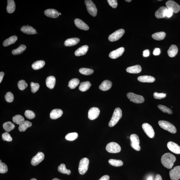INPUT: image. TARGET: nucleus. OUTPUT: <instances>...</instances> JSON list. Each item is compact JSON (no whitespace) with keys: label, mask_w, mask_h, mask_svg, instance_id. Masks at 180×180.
Returning <instances> with one entry per match:
<instances>
[{"label":"nucleus","mask_w":180,"mask_h":180,"mask_svg":"<svg viewBox=\"0 0 180 180\" xmlns=\"http://www.w3.org/2000/svg\"><path fill=\"white\" fill-rule=\"evenodd\" d=\"M161 160L162 163L164 167L168 169H171L176 161V158L173 154L170 153H166L162 156Z\"/></svg>","instance_id":"f257e3e1"},{"label":"nucleus","mask_w":180,"mask_h":180,"mask_svg":"<svg viewBox=\"0 0 180 180\" xmlns=\"http://www.w3.org/2000/svg\"><path fill=\"white\" fill-rule=\"evenodd\" d=\"M122 116V112L121 108H116L114 111L113 115L109 121L108 125L110 127H112L115 125Z\"/></svg>","instance_id":"f03ea898"},{"label":"nucleus","mask_w":180,"mask_h":180,"mask_svg":"<svg viewBox=\"0 0 180 180\" xmlns=\"http://www.w3.org/2000/svg\"><path fill=\"white\" fill-rule=\"evenodd\" d=\"M158 125L160 127L165 130L169 131L172 133H175L177 132V129L173 125L169 122L160 121H158Z\"/></svg>","instance_id":"7ed1b4c3"},{"label":"nucleus","mask_w":180,"mask_h":180,"mask_svg":"<svg viewBox=\"0 0 180 180\" xmlns=\"http://www.w3.org/2000/svg\"><path fill=\"white\" fill-rule=\"evenodd\" d=\"M89 160L88 158H85L80 160L79 164L78 171L79 173L83 175L86 173L88 169Z\"/></svg>","instance_id":"20e7f679"},{"label":"nucleus","mask_w":180,"mask_h":180,"mask_svg":"<svg viewBox=\"0 0 180 180\" xmlns=\"http://www.w3.org/2000/svg\"><path fill=\"white\" fill-rule=\"evenodd\" d=\"M85 3L89 14L95 17L97 14V9L93 1L91 0H86Z\"/></svg>","instance_id":"39448f33"},{"label":"nucleus","mask_w":180,"mask_h":180,"mask_svg":"<svg viewBox=\"0 0 180 180\" xmlns=\"http://www.w3.org/2000/svg\"><path fill=\"white\" fill-rule=\"evenodd\" d=\"M106 150L108 152L117 153L121 152V148L117 143L111 142L107 144L106 147Z\"/></svg>","instance_id":"423d86ee"},{"label":"nucleus","mask_w":180,"mask_h":180,"mask_svg":"<svg viewBox=\"0 0 180 180\" xmlns=\"http://www.w3.org/2000/svg\"><path fill=\"white\" fill-rule=\"evenodd\" d=\"M127 96L130 101L136 104H141L144 101V97L138 95L133 92L128 93Z\"/></svg>","instance_id":"0eeeda50"},{"label":"nucleus","mask_w":180,"mask_h":180,"mask_svg":"<svg viewBox=\"0 0 180 180\" xmlns=\"http://www.w3.org/2000/svg\"><path fill=\"white\" fill-rule=\"evenodd\" d=\"M131 141V146L135 150L137 151L140 150V146H139L140 140L138 135L136 134L131 135L130 136Z\"/></svg>","instance_id":"6e6552de"},{"label":"nucleus","mask_w":180,"mask_h":180,"mask_svg":"<svg viewBox=\"0 0 180 180\" xmlns=\"http://www.w3.org/2000/svg\"><path fill=\"white\" fill-rule=\"evenodd\" d=\"M125 32V31L123 29H120L110 35L108 37V40L111 42L117 41L123 36Z\"/></svg>","instance_id":"1a4fd4ad"},{"label":"nucleus","mask_w":180,"mask_h":180,"mask_svg":"<svg viewBox=\"0 0 180 180\" xmlns=\"http://www.w3.org/2000/svg\"><path fill=\"white\" fill-rule=\"evenodd\" d=\"M166 8L171 10L173 12L177 13L180 11V6L173 1H168L166 3Z\"/></svg>","instance_id":"9d476101"},{"label":"nucleus","mask_w":180,"mask_h":180,"mask_svg":"<svg viewBox=\"0 0 180 180\" xmlns=\"http://www.w3.org/2000/svg\"><path fill=\"white\" fill-rule=\"evenodd\" d=\"M142 128L144 132L150 138H153L155 133L154 129L151 125L148 123H145L142 125Z\"/></svg>","instance_id":"9b49d317"},{"label":"nucleus","mask_w":180,"mask_h":180,"mask_svg":"<svg viewBox=\"0 0 180 180\" xmlns=\"http://www.w3.org/2000/svg\"><path fill=\"white\" fill-rule=\"evenodd\" d=\"M170 178L172 180H179L180 179V166H175L169 172Z\"/></svg>","instance_id":"f8f14e48"},{"label":"nucleus","mask_w":180,"mask_h":180,"mask_svg":"<svg viewBox=\"0 0 180 180\" xmlns=\"http://www.w3.org/2000/svg\"><path fill=\"white\" fill-rule=\"evenodd\" d=\"M44 158V154L43 153L40 152L32 158L31 162L32 165L36 166L43 161Z\"/></svg>","instance_id":"ddd939ff"},{"label":"nucleus","mask_w":180,"mask_h":180,"mask_svg":"<svg viewBox=\"0 0 180 180\" xmlns=\"http://www.w3.org/2000/svg\"><path fill=\"white\" fill-rule=\"evenodd\" d=\"M100 113V110L96 107L91 108L88 112V118L89 119L93 120L97 118Z\"/></svg>","instance_id":"4468645a"},{"label":"nucleus","mask_w":180,"mask_h":180,"mask_svg":"<svg viewBox=\"0 0 180 180\" xmlns=\"http://www.w3.org/2000/svg\"><path fill=\"white\" fill-rule=\"evenodd\" d=\"M125 48L121 47L112 51L109 54V57L112 59H115L121 57L125 51Z\"/></svg>","instance_id":"2eb2a0df"},{"label":"nucleus","mask_w":180,"mask_h":180,"mask_svg":"<svg viewBox=\"0 0 180 180\" xmlns=\"http://www.w3.org/2000/svg\"><path fill=\"white\" fill-rule=\"evenodd\" d=\"M167 147L169 150L174 153L180 154V146L176 143L169 142L167 143Z\"/></svg>","instance_id":"dca6fc26"},{"label":"nucleus","mask_w":180,"mask_h":180,"mask_svg":"<svg viewBox=\"0 0 180 180\" xmlns=\"http://www.w3.org/2000/svg\"><path fill=\"white\" fill-rule=\"evenodd\" d=\"M75 26L81 30H88L89 29V27L88 25L80 19H75Z\"/></svg>","instance_id":"f3484780"},{"label":"nucleus","mask_w":180,"mask_h":180,"mask_svg":"<svg viewBox=\"0 0 180 180\" xmlns=\"http://www.w3.org/2000/svg\"><path fill=\"white\" fill-rule=\"evenodd\" d=\"M46 16L52 18H57L59 16V13L55 9H48L44 11Z\"/></svg>","instance_id":"a211bd4d"},{"label":"nucleus","mask_w":180,"mask_h":180,"mask_svg":"<svg viewBox=\"0 0 180 180\" xmlns=\"http://www.w3.org/2000/svg\"><path fill=\"white\" fill-rule=\"evenodd\" d=\"M63 111L61 109H55L52 110L50 113V116L51 119H56L62 115Z\"/></svg>","instance_id":"6ab92c4d"},{"label":"nucleus","mask_w":180,"mask_h":180,"mask_svg":"<svg viewBox=\"0 0 180 180\" xmlns=\"http://www.w3.org/2000/svg\"><path fill=\"white\" fill-rule=\"evenodd\" d=\"M21 31L24 33L28 34H36V30L32 26H24L21 28Z\"/></svg>","instance_id":"aec40b11"},{"label":"nucleus","mask_w":180,"mask_h":180,"mask_svg":"<svg viewBox=\"0 0 180 180\" xmlns=\"http://www.w3.org/2000/svg\"><path fill=\"white\" fill-rule=\"evenodd\" d=\"M56 83V78L53 76H48L46 79V86L50 89H53L55 87Z\"/></svg>","instance_id":"412c9836"},{"label":"nucleus","mask_w":180,"mask_h":180,"mask_svg":"<svg viewBox=\"0 0 180 180\" xmlns=\"http://www.w3.org/2000/svg\"><path fill=\"white\" fill-rule=\"evenodd\" d=\"M167 8L164 7H162L160 8L155 13V16L158 18H162L165 17V12Z\"/></svg>","instance_id":"4be33fe9"},{"label":"nucleus","mask_w":180,"mask_h":180,"mask_svg":"<svg viewBox=\"0 0 180 180\" xmlns=\"http://www.w3.org/2000/svg\"><path fill=\"white\" fill-rule=\"evenodd\" d=\"M112 83L111 81L108 80H105L99 86L100 90L105 91L109 90L111 88Z\"/></svg>","instance_id":"5701e85b"},{"label":"nucleus","mask_w":180,"mask_h":180,"mask_svg":"<svg viewBox=\"0 0 180 180\" xmlns=\"http://www.w3.org/2000/svg\"><path fill=\"white\" fill-rule=\"evenodd\" d=\"M139 82H153L155 81L154 77L148 75H144L139 76L137 78Z\"/></svg>","instance_id":"b1692460"},{"label":"nucleus","mask_w":180,"mask_h":180,"mask_svg":"<svg viewBox=\"0 0 180 180\" xmlns=\"http://www.w3.org/2000/svg\"><path fill=\"white\" fill-rule=\"evenodd\" d=\"M80 42V39L77 38H73L66 40L64 44L66 46H72L76 45Z\"/></svg>","instance_id":"393cba45"},{"label":"nucleus","mask_w":180,"mask_h":180,"mask_svg":"<svg viewBox=\"0 0 180 180\" xmlns=\"http://www.w3.org/2000/svg\"><path fill=\"white\" fill-rule=\"evenodd\" d=\"M88 49V46L85 45L81 46L76 50L75 52V55L76 56H80L86 54Z\"/></svg>","instance_id":"a878e982"},{"label":"nucleus","mask_w":180,"mask_h":180,"mask_svg":"<svg viewBox=\"0 0 180 180\" xmlns=\"http://www.w3.org/2000/svg\"><path fill=\"white\" fill-rule=\"evenodd\" d=\"M142 67L140 65H137L127 68V72L131 73H138L142 71Z\"/></svg>","instance_id":"bb28decb"},{"label":"nucleus","mask_w":180,"mask_h":180,"mask_svg":"<svg viewBox=\"0 0 180 180\" xmlns=\"http://www.w3.org/2000/svg\"><path fill=\"white\" fill-rule=\"evenodd\" d=\"M178 49L177 46L175 45H172L168 49L167 53L170 57H175L178 53Z\"/></svg>","instance_id":"cd10ccee"},{"label":"nucleus","mask_w":180,"mask_h":180,"mask_svg":"<svg viewBox=\"0 0 180 180\" xmlns=\"http://www.w3.org/2000/svg\"><path fill=\"white\" fill-rule=\"evenodd\" d=\"M32 124L30 121H24V122L19 125L18 129L20 132H24L28 128L32 126Z\"/></svg>","instance_id":"c85d7f7f"},{"label":"nucleus","mask_w":180,"mask_h":180,"mask_svg":"<svg viewBox=\"0 0 180 180\" xmlns=\"http://www.w3.org/2000/svg\"><path fill=\"white\" fill-rule=\"evenodd\" d=\"M17 40V37L16 36H13L7 39L3 42V45L5 47L9 46L11 44L15 43Z\"/></svg>","instance_id":"c756f323"},{"label":"nucleus","mask_w":180,"mask_h":180,"mask_svg":"<svg viewBox=\"0 0 180 180\" xmlns=\"http://www.w3.org/2000/svg\"><path fill=\"white\" fill-rule=\"evenodd\" d=\"M15 9V1L13 0L7 1V11L9 13H13L14 12Z\"/></svg>","instance_id":"7c9ffc66"},{"label":"nucleus","mask_w":180,"mask_h":180,"mask_svg":"<svg viewBox=\"0 0 180 180\" xmlns=\"http://www.w3.org/2000/svg\"><path fill=\"white\" fill-rule=\"evenodd\" d=\"M45 62L44 61L40 60L35 62L32 65V69L35 70L40 69L43 68L45 65Z\"/></svg>","instance_id":"2f4dec72"},{"label":"nucleus","mask_w":180,"mask_h":180,"mask_svg":"<svg viewBox=\"0 0 180 180\" xmlns=\"http://www.w3.org/2000/svg\"><path fill=\"white\" fill-rule=\"evenodd\" d=\"M91 85L90 83L88 81L82 82L80 83L79 87V90L82 92H86L90 88Z\"/></svg>","instance_id":"473e14b6"},{"label":"nucleus","mask_w":180,"mask_h":180,"mask_svg":"<svg viewBox=\"0 0 180 180\" xmlns=\"http://www.w3.org/2000/svg\"><path fill=\"white\" fill-rule=\"evenodd\" d=\"M166 34L164 32H160L156 33L153 34L152 38L154 40H161L164 39L165 38Z\"/></svg>","instance_id":"72a5a7b5"},{"label":"nucleus","mask_w":180,"mask_h":180,"mask_svg":"<svg viewBox=\"0 0 180 180\" xmlns=\"http://www.w3.org/2000/svg\"><path fill=\"white\" fill-rule=\"evenodd\" d=\"M3 128L7 132H10L15 128V125L11 122L5 123L3 125Z\"/></svg>","instance_id":"f704fd0d"},{"label":"nucleus","mask_w":180,"mask_h":180,"mask_svg":"<svg viewBox=\"0 0 180 180\" xmlns=\"http://www.w3.org/2000/svg\"><path fill=\"white\" fill-rule=\"evenodd\" d=\"M26 46L23 44L20 45L19 47L13 50L12 53L13 55H17L22 53L23 52L26 50Z\"/></svg>","instance_id":"c9c22d12"},{"label":"nucleus","mask_w":180,"mask_h":180,"mask_svg":"<svg viewBox=\"0 0 180 180\" xmlns=\"http://www.w3.org/2000/svg\"><path fill=\"white\" fill-rule=\"evenodd\" d=\"M58 170L60 173L63 174H67V175H70L71 173L70 170L67 169L64 164H61L58 167Z\"/></svg>","instance_id":"e433bc0d"},{"label":"nucleus","mask_w":180,"mask_h":180,"mask_svg":"<svg viewBox=\"0 0 180 180\" xmlns=\"http://www.w3.org/2000/svg\"><path fill=\"white\" fill-rule=\"evenodd\" d=\"M79 83V80L77 78H73L69 83L68 86L71 89H75L78 86Z\"/></svg>","instance_id":"4c0bfd02"},{"label":"nucleus","mask_w":180,"mask_h":180,"mask_svg":"<svg viewBox=\"0 0 180 180\" xmlns=\"http://www.w3.org/2000/svg\"><path fill=\"white\" fill-rule=\"evenodd\" d=\"M13 121L17 125H20L25 121L24 117L20 115H17L13 118Z\"/></svg>","instance_id":"58836bf2"},{"label":"nucleus","mask_w":180,"mask_h":180,"mask_svg":"<svg viewBox=\"0 0 180 180\" xmlns=\"http://www.w3.org/2000/svg\"><path fill=\"white\" fill-rule=\"evenodd\" d=\"M78 135L76 133H68L66 135L65 138L69 141H73L78 138Z\"/></svg>","instance_id":"ea45409f"},{"label":"nucleus","mask_w":180,"mask_h":180,"mask_svg":"<svg viewBox=\"0 0 180 180\" xmlns=\"http://www.w3.org/2000/svg\"><path fill=\"white\" fill-rule=\"evenodd\" d=\"M108 162L111 165L116 167H119L123 165V162L120 160L110 159Z\"/></svg>","instance_id":"a19ab883"},{"label":"nucleus","mask_w":180,"mask_h":180,"mask_svg":"<svg viewBox=\"0 0 180 180\" xmlns=\"http://www.w3.org/2000/svg\"><path fill=\"white\" fill-rule=\"evenodd\" d=\"M79 72L81 74L85 75H92L94 71L92 69L82 68L79 70Z\"/></svg>","instance_id":"79ce46f5"},{"label":"nucleus","mask_w":180,"mask_h":180,"mask_svg":"<svg viewBox=\"0 0 180 180\" xmlns=\"http://www.w3.org/2000/svg\"><path fill=\"white\" fill-rule=\"evenodd\" d=\"M159 109H160L164 113H167L169 114H171L173 113L172 110L166 107V106L162 105H158V106Z\"/></svg>","instance_id":"37998d69"},{"label":"nucleus","mask_w":180,"mask_h":180,"mask_svg":"<svg viewBox=\"0 0 180 180\" xmlns=\"http://www.w3.org/2000/svg\"><path fill=\"white\" fill-rule=\"evenodd\" d=\"M31 90L33 93H35L37 92L40 88V85L38 83L31 82L30 84Z\"/></svg>","instance_id":"c03bdc74"},{"label":"nucleus","mask_w":180,"mask_h":180,"mask_svg":"<svg viewBox=\"0 0 180 180\" xmlns=\"http://www.w3.org/2000/svg\"><path fill=\"white\" fill-rule=\"evenodd\" d=\"M18 86L19 90H24L28 86V84L24 80H21L18 82Z\"/></svg>","instance_id":"a18cd8bd"},{"label":"nucleus","mask_w":180,"mask_h":180,"mask_svg":"<svg viewBox=\"0 0 180 180\" xmlns=\"http://www.w3.org/2000/svg\"><path fill=\"white\" fill-rule=\"evenodd\" d=\"M25 116L29 119H32L35 117V114L33 111L30 110H27L25 112Z\"/></svg>","instance_id":"49530a36"},{"label":"nucleus","mask_w":180,"mask_h":180,"mask_svg":"<svg viewBox=\"0 0 180 180\" xmlns=\"http://www.w3.org/2000/svg\"><path fill=\"white\" fill-rule=\"evenodd\" d=\"M8 171V167L7 165L4 163L1 162V160L0 162V173H5Z\"/></svg>","instance_id":"de8ad7c7"},{"label":"nucleus","mask_w":180,"mask_h":180,"mask_svg":"<svg viewBox=\"0 0 180 180\" xmlns=\"http://www.w3.org/2000/svg\"><path fill=\"white\" fill-rule=\"evenodd\" d=\"M5 98L7 102H11L14 100V96L12 93L9 92L7 93L5 96Z\"/></svg>","instance_id":"09e8293b"},{"label":"nucleus","mask_w":180,"mask_h":180,"mask_svg":"<svg viewBox=\"0 0 180 180\" xmlns=\"http://www.w3.org/2000/svg\"><path fill=\"white\" fill-rule=\"evenodd\" d=\"M2 137L3 140L7 142H11L13 140L12 137L7 132L3 133L2 135Z\"/></svg>","instance_id":"8fccbe9b"},{"label":"nucleus","mask_w":180,"mask_h":180,"mask_svg":"<svg viewBox=\"0 0 180 180\" xmlns=\"http://www.w3.org/2000/svg\"><path fill=\"white\" fill-rule=\"evenodd\" d=\"M154 96L156 99H161L166 97V94L163 93H158V92H155L154 94Z\"/></svg>","instance_id":"3c124183"},{"label":"nucleus","mask_w":180,"mask_h":180,"mask_svg":"<svg viewBox=\"0 0 180 180\" xmlns=\"http://www.w3.org/2000/svg\"><path fill=\"white\" fill-rule=\"evenodd\" d=\"M109 5L113 8H116L117 6V1L116 0H108Z\"/></svg>","instance_id":"603ef678"},{"label":"nucleus","mask_w":180,"mask_h":180,"mask_svg":"<svg viewBox=\"0 0 180 180\" xmlns=\"http://www.w3.org/2000/svg\"><path fill=\"white\" fill-rule=\"evenodd\" d=\"M173 11L169 9H167L165 12V16L169 18L172 16L173 14Z\"/></svg>","instance_id":"864d4df0"},{"label":"nucleus","mask_w":180,"mask_h":180,"mask_svg":"<svg viewBox=\"0 0 180 180\" xmlns=\"http://www.w3.org/2000/svg\"><path fill=\"white\" fill-rule=\"evenodd\" d=\"M160 53V50L159 48H155L153 51V55H158Z\"/></svg>","instance_id":"5fc2aeb1"},{"label":"nucleus","mask_w":180,"mask_h":180,"mask_svg":"<svg viewBox=\"0 0 180 180\" xmlns=\"http://www.w3.org/2000/svg\"><path fill=\"white\" fill-rule=\"evenodd\" d=\"M150 53L149 50L146 49L143 51V55L144 57H148L150 55Z\"/></svg>","instance_id":"6e6d98bb"},{"label":"nucleus","mask_w":180,"mask_h":180,"mask_svg":"<svg viewBox=\"0 0 180 180\" xmlns=\"http://www.w3.org/2000/svg\"><path fill=\"white\" fill-rule=\"evenodd\" d=\"M110 177L108 175H105L102 177L99 180H109Z\"/></svg>","instance_id":"4d7b16f0"},{"label":"nucleus","mask_w":180,"mask_h":180,"mask_svg":"<svg viewBox=\"0 0 180 180\" xmlns=\"http://www.w3.org/2000/svg\"><path fill=\"white\" fill-rule=\"evenodd\" d=\"M5 73L3 72L0 73V83H1L3 80V77L4 76Z\"/></svg>","instance_id":"13d9d810"},{"label":"nucleus","mask_w":180,"mask_h":180,"mask_svg":"<svg viewBox=\"0 0 180 180\" xmlns=\"http://www.w3.org/2000/svg\"><path fill=\"white\" fill-rule=\"evenodd\" d=\"M155 180H162L161 175L158 174L156 175Z\"/></svg>","instance_id":"bf43d9fd"},{"label":"nucleus","mask_w":180,"mask_h":180,"mask_svg":"<svg viewBox=\"0 0 180 180\" xmlns=\"http://www.w3.org/2000/svg\"><path fill=\"white\" fill-rule=\"evenodd\" d=\"M147 180H153V179L151 177H150L148 178Z\"/></svg>","instance_id":"052dcab7"},{"label":"nucleus","mask_w":180,"mask_h":180,"mask_svg":"<svg viewBox=\"0 0 180 180\" xmlns=\"http://www.w3.org/2000/svg\"><path fill=\"white\" fill-rule=\"evenodd\" d=\"M52 180H61L59 179H57V178H55V179H53Z\"/></svg>","instance_id":"680f3d73"},{"label":"nucleus","mask_w":180,"mask_h":180,"mask_svg":"<svg viewBox=\"0 0 180 180\" xmlns=\"http://www.w3.org/2000/svg\"><path fill=\"white\" fill-rule=\"evenodd\" d=\"M125 1L127 2H130L131 1V0H126Z\"/></svg>","instance_id":"e2e57ef3"},{"label":"nucleus","mask_w":180,"mask_h":180,"mask_svg":"<svg viewBox=\"0 0 180 180\" xmlns=\"http://www.w3.org/2000/svg\"><path fill=\"white\" fill-rule=\"evenodd\" d=\"M30 180H37L36 179H34V178H33V179H31Z\"/></svg>","instance_id":"0e129e2a"},{"label":"nucleus","mask_w":180,"mask_h":180,"mask_svg":"<svg viewBox=\"0 0 180 180\" xmlns=\"http://www.w3.org/2000/svg\"><path fill=\"white\" fill-rule=\"evenodd\" d=\"M59 15H61V13H59Z\"/></svg>","instance_id":"69168bd1"},{"label":"nucleus","mask_w":180,"mask_h":180,"mask_svg":"<svg viewBox=\"0 0 180 180\" xmlns=\"http://www.w3.org/2000/svg\"><path fill=\"white\" fill-rule=\"evenodd\" d=\"M36 34H38V32H36Z\"/></svg>","instance_id":"338daca9"}]
</instances>
